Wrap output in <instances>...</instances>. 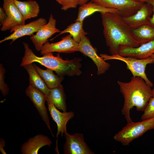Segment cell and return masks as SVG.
Masks as SVG:
<instances>
[{
	"label": "cell",
	"instance_id": "6da1fadb",
	"mask_svg": "<svg viewBox=\"0 0 154 154\" xmlns=\"http://www.w3.org/2000/svg\"><path fill=\"white\" fill-rule=\"evenodd\" d=\"M103 34L111 55L118 54L125 47H136L140 45L133 38L132 29L118 13H101Z\"/></svg>",
	"mask_w": 154,
	"mask_h": 154
},
{
	"label": "cell",
	"instance_id": "7a4b0ae2",
	"mask_svg": "<svg viewBox=\"0 0 154 154\" xmlns=\"http://www.w3.org/2000/svg\"><path fill=\"white\" fill-rule=\"evenodd\" d=\"M117 83L124 99L122 114L127 123H131V110L135 107L137 111L143 112L152 97V90L143 79L138 76H132L128 82L118 81Z\"/></svg>",
	"mask_w": 154,
	"mask_h": 154
},
{
	"label": "cell",
	"instance_id": "3957f363",
	"mask_svg": "<svg viewBox=\"0 0 154 154\" xmlns=\"http://www.w3.org/2000/svg\"><path fill=\"white\" fill-rule=\"evenodd\" d=\"M25 53L22 60L20 66H24L37 62L40 64L54 71L59 76H79L82 73L81 59L75 58L72 60H64L59 54L56 56L52 52L47 53L42 57L37 56L29 47V44L23 43Z\"/></svg>",
	"mask_w": 154,
	"mask_h": 154
},
{
	"label": "cell",
	"instance_id": "277c9868",
	"mask_svg": "<svg viewBox=\"0 0 154 154\" xmlns=\"http://www.w3.org/2000/svg\"><path fill=\"white\" fill-rule=\"evenodd\" d=\"M154 129V117L136 122L128 123L114 136L115 141L127 146L147 131Z\"/></svg>",
	"mask_w": 154,
	"mask_h": 154
},
{
	"label": "cell",
	"instance_id": "5b68a950",
	"mask_svg": "<svg viewBox=\"0 0 154 154\" xmlns=\"http://www.w3.org/2000/svg\"><path fill=\"white\" fill-rule=\"evenodd\" d=\"M100 56L105 61L116 60L123 62L126 64L127 69L130 71L133 76L141 77L151 87L153 86V84L147 78L145 72L147 65L154 63V59L151 57L141 59L124 56L118 54L110 55L102 54Z\"/></svg>",
	"mask_w": 154,
	"mask_h": 154
},
{
	"label": "cell",
	"instance_id": "8992f818",
	"mask_svg": "<svg viewBox=\"0 0 154 154\" xmlns=\"http://www.w3.org/2000/svg\"><path fill=\"white\" fill-rule=\"evenodd\" d=\"M101 6L117 10L122 17L135 14L144 2L134 0H91Z\"/></svg>",
	"mask_w": 154,
	"mask_h": 154
},
{
	"label": "cell",
	"instance_id": "52a82bcc",
	"mask_svg": "<svg viewBox=\"0 0 154 154\" xmlns=\"http://www.w3.org/2000/svg\"><path fill=\"white\" fill-rule=\"evenodd\" d=\"M3 8L7 18L1 25L2 31L12 30L16 27L25 24V20L14 0H3Z\"/></svg>",
	"mask_w": 154,
	"mask_h": 154
},
{
	"label": "cell",
	"instance_id": "ba28073f",
	"mask_svg": "<svg viewBox=\"0 0 154 154\" xmlns=\"http://www.w3.org/2000/svg\"><path fill=\"white\" fill-rule=\"evenodd\" d=\"M64 135L66 139L63 148L64 154H94L84 142L83 134L71 135L66 132Z\"/></svg>",
	"mask_w": 154,
	"mask_h": 154
},
{
	"label": "cell",
	"instance_id": "9c48e42d",
	"mask_svg": "<svg viewBox=\"0 0 154 154\" xmlns=\"http://www.w3.org/2000/svg\"><path fill=\"white\" fill-rule=\"evenodd\" d=\"M78 51L88 56L93 60L97 68L98 75L104 73L109 69L110 66V64L98 55L96 49L86 36L81 38L78 43Z\"/></svg>",
	"mask_w": 154,
	"mask_h": 154
},
{
	"label": "cell",
	"instance_id": "30bf717a",
	"mask_svg": "<svg viewBox=\"0 0 154 154\" xmlns=\"http://www.w3.org/2000/svg\"><path fill=\"white\" fill-rule=\"evenodd\" d=\"M78 51V44L68 35L62 38L57 42L50 43L48 41L42 46L40 51L41 55L57 52L59 53H70Z\"/></svg>",
	"mask_w": 154,
	"mask_h": 154
},
{
	"label": "cell",
	"instance_id": "8fae6325",
	"mask_svg": "<svg viewBox=\"0 0 154 154\" xmlns=\"http://www.w3.org/2000/svg\"><path fill=\"white\" fill-rule=\"evenodd\" d=\"M56 22L52 15L50 14L48 22L42 26L35 35L30 37V39L37 51H40L43 45L52 35L60 31L56 27Z\"/></svg>",
	"mask_w": 154,
	"mask_h": 154
},
{
	"label": "cell",
	"instance_id": "7c38bea8",
	"mask_svg": "<svg viewBox=\"0 0 154 154\" xmlns=\"http://www.w3.org/2000/svg\"><path fill=\"white\" fill-rule=\"evenodd\" d=\"M25 94L32 102L40 116L54 137L50 126L47 108L45 105L46 96L42 92L29 85L26 88Z\"/></svg>",
	"mask_w": 154,
	"mask_h": 154
},
{
	"label": "cell",
	"instance_id": "4fadbf2b",
	"mask_svg": "<svg viewBox=\"0 0 154 154\" xmlns=\"http://www.w3.org/2000/svg\"><path fill=\"white\" fill-rule=\"evenodd\" d=\"M46 19L40 17L27 24L19 26L11 30L13 32L9 35L5 37L0 41V43L5 41L11 40L10 44L18 38L25 36H32L36 33L43 25L47 23Z\"/></svg>",
	"mask_w": 154,
	"mask_h": 154
},
{
	"label": "cell",
	"instance_id": "5bb4252c",
	"mask_svg": "<svg viewBox=\"0 0 154 154\" xmlns=\"http://www.w3.org/2000/svg\"><path fill=\"white\" fill-rule=\"evenodd\" d=\"M153 13V7L151 5L144 2L135 14L122 18L125 22L133 29L149 23Z\"/></svg>",
	"mask_w": 154,
	"mask_h": 154
},
{
	"label": "cell",
	"instance_id": "9a60e30c",
	"mask_svg": "<svg viewBox=\"0 0 154 154\" xmlns=\"http://www.w3.org/2000/svg\"><path fill=\"white\" fill-rule=\"evenodd\" d=\"M118 54L121 56L145 59L154 54V39L141 44L136 47H125L120 49Z\"/></svg>",
	"mask_w": 154,
	"mask_h": 154
},
{
	"label": "cell",
	"instance_id": "2e32d148",
	"mask_svg": "<svg viewBox=\"0 0 154 154\" xmlns=\"http://www.w3.org/2000/svg\"><path fill=\"white\" fill-rule=\"evenodd\" d=\"M48 111L53 120L56 124L57 129L56 137L61 134L62 136L67 132L66 124L72 118L74 113L72 112H60L53 104L47 103Z\"/></svg>",
	"mask_w": 154,
	"mask_h": 154
},
{
	"label": "cell",
	"instance_id": "e0dca14e",
	"mask_svg": "<svg viewBox=\"0 0 154 154\" xmlns=\"http://www.w3.org/2000/svg\"><path fill=\"white\" fill-rule=\"evenodd\" d=\"M52 144L51 140L47 136L37 135L30 138L22 144L21 152L22 154H37L41 148L46 145L50 147Z\"/></svg>",
	"mask_w": 154,
	"mask_h": 154
},
{
	"label": "cell",
	"instance_id": "ac0fdd59",
	"mask_svg": "<svg viewBox=\"0 0 154 154\" xmlns=\"http://www.w3.org/2000/svg\"><path fill=\"white\" fill-rule=\"evenodd\" d=\"M98 12L100 13L109 12L119 13L118 11L116 9L101 6L91 1L80 5L78 9L77 17L75 21H83L85 18Z\"/></svg>",
	"mask_w": 154,
	"mask_h": 154
},
{
	"label": "cell",
	"instance_id": "d6986e66",
	"mask_svg": "<svg viewBox=\"0 0 154 154\" xmlns=\"http://www.w3.org/2000/svg\"><path fill=\"white\" fill-rule=\"evenodd\" d=\"M23 67L29 75V85L42 92L45 96H47L50 89L36 70L33 64H27Z\"/></svg>",
	"mask_w": 154,
	"mask_h": 154
},
{
	"label": "cell",
	"instance_id": "ffe728a7",
	"mask_svg": "<svg viewBox=\"0 0 154 154\" xmlns=\"http://www.w3.org/2000/svg\"><path fill=\"white\" fill-rule=\"evenodd\" d=\"M66 96L63 86L50 89L48 95L46 96L47 103L53 104L59 110L66 112L67 107Z\"/></svg>",
	"mask_w": 154,
	"mask_h": 154
},
{
	"label": "cell",
	"instance_id": "44dd1931",
	"mask_svg": "<svg viewBox=\"0 0 154 154\" xmlns=\"http://www.w3.org/2000/svg\"><path fill=\"white\" fill-rule=\"evenodd\" d=\"M25 20L37 17L40 11V7L35 1H21L14 0Z\"/></svg>",
	"mask_w": 154,
	"mask_h": 154
},
{
	"label": "cell",
	"instance_id": "7402d4cb",
	"mask_svg": "<svg viewBox=\"0 0 154 154\" xmlns=\"http://www.w3.org/2000/svg\"><path fill=\"white\" fill-rule=\"evenodd\" d=\"M132 35L140 45L154 39V25L150 23L132 29Z\"/></svg>",
	"mask_w": 154,
	"mask_h": 154
},
{
	"label": "cell",
	"instance_id": "603a6c76",
	"mask_svg": "<svg viewBox=\"0 0 154 154\" xmlns=\"http://www.w3.org/2000/svg\"><path fill=\"white\" fill-rule=\"evenodd\" d=\"M36 70L42 78L49 89L58 87L60 86L64 79V76L55 74L53 70L47 68L43 70L35 64H33Z\"/></svg>",
	"mask_w": 154,
	"mask_h": 154
},
{
	"label": "cell",
	"instance_id": "cb8c5ba5",
	"mask_svg": "<svg viewBox=\"0 0 154 154\" xmlns=\"http://www.w3.org/2000/svg\"><path fill=\"white\" fill-rule=\"evenodd\" d=\"M83 25V21H75L74 23H71L63 31H60L59 34L55 37L61 35L68 33L73 39L78 44L81 38L88 33L84 30Z\"/></svg>",
	"mask_w": 154,
	"mask_h": 154
},
{
	"label": "cell",
	"instance_id": "d4e9b609",
	"mask_svg": "<svg viewBox=\"0 0 154 154\" xmlns=\"http://www.w3.org/2000/svg\"><path fill=\"white\" fill-rule=\"evenodd\" d=\"M143 112L141 118L142 120L154 117V97L150 98Z\"/></svg>",
	"mask_w": 154,
	"mask_h": 154
},
{
	"label": "cell",
	"instance_id": "484cf974",
	"mask_svg": "<svg viewBox=\"0 0 154 154\" xmlns=\"http://www.w3.org/2000/svg\"><path fill=\"white\" fill-rule=\"evenodd\" d=\"M6 70L3 66L2 64L0 65V90L1 92L5 97L9 93V90L7 85L5 83L4 81V74Z\"/></svg>",
	"mask_w": 154,
	"mask_h": 154
},
{
	"label": "cell",
	"instance_id": "4316f807",
	"mask_svg": "<svg viewBox=\"0 0 154 154\" xmlns=\"http://www.w3.org/2000/svg\"><path fill=\"white\" fill-rule=\"evenodd\" d=\"M78 5L79 0H64L61 9L63 10L66 11L69 9L76 8Z\"/></svg>",
	"mask_w": 154,
	"mask_h": 154
},
{
	"label": "cell",
	"instance_id": "83f0119b",
	"mask_svg": "<svg viewBox=\"0 0 154 154\" xmlns=\"http://www.w3.org/2000/svg\"><path fill=\"white\" fill-rule=\"evenodd\" d=\"M141 2L148 3L152 6L153 15L150 19L149 23L154 25V0H143Z\"/></svg>",
	"mask_w": 154,
	"mask_h": 154
},
{
	"label": "cell",
	"instance_id": "f1b7e54d",
	"mask_svg": "<svg viewBox=\"0 0 154 154\" xmlns=\"http://www.w3.org/2000/svg\"><path fill=\"white\" fill-rule=\"evenodd\" d=\"M7 18V15L3 8H0V25H2Z\"/></svg>",
	"mask_w": 154,
	"mask_h": 154
},
{
	"label": "cell",
	"instance_id": "f546056e",
	"mask_svg": "<svg viewBox=\"0 0 154 154\" xmlns=\"http://www.w3.org/2000/svg\"><path fill=\"white\" fill-rule=\"evenodd\" d=\"M6 143L4 139L2 138H0V151L3 154H6V153L4 149V147L5 146Z\"/></svg>",
	"mask_w": 154,
	"mask_h": 154
},
{
	"label": "cell",
	"instance_id": "4dcf8cb0",
	"mask_svg": "<svg viewBox=\"0 0 154 154\" xmlns=\"http://www.w3.org/2000/svg\"><path fill=\"white\" fill-rule=\"evenodd\" d=\"M89 0H79V5H80L88 2Z\"/></svg>",
	"mask_w": 154,
	"mask_h": 154
},
{
	"label": "cell",
	"instance_id": "1f68e13d",
	"mask_svg": "<svg viewBox=\"0 0 154 154\" xmlns=\"http://www.w3.org/2000/svg\"><path fill=\"white\" fill-rule=\"evenodd\" d=\"M60 4L62 5L64 3V0H56Z\"/></svg>",
	"mask_w": 154,
	"mask_h": 154
},
{
	"label": "cell",
	"instance_id": "d6a6232c",
	"mask_svg": "<svg viewBox=\"0 0 154 154\" xmlns=\"http://www.w3.org/2000/svg\"><path fill=\"white\" fill-rule=\"evenodd\" d=\"M151 56L154 59V54H152ZM152 97H154V88L152 90Z\"/></svg>",
	"mask_w": 154,
	"mask_h": 154
},
{
	"label": "cell",
	"instance_id": "836d02e7",
	"mask_svg": "<svg viewBox=\"0 0 154 154\" xmlns=\"http://www.w3.org/2000/svg\"><path fill=\"white\" fill-rule=\"evenodd\" d=\"M135 1H140V2H141V1L143 0H134Z\"/></svg>",
	"mask_w": 154,
	"mask_h": 154
}]
</instances>
